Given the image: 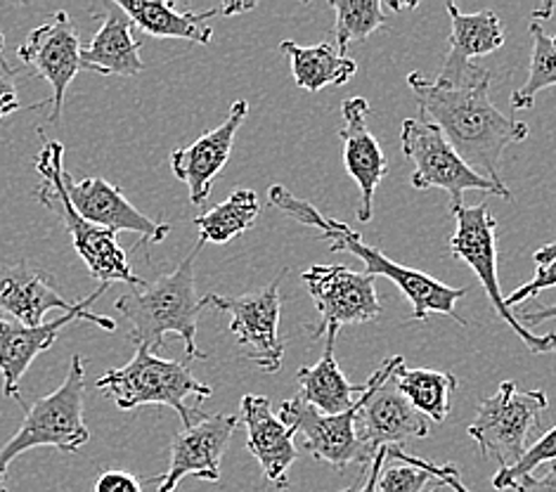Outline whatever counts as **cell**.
Masks as SVG:
<instances>
[{"mask_svg": "<svg viewBox=\"0 0 556 492\" xmlns=\"http://www.w3.org/2000/svg\"><path fill=\"white\" fill-rule=\"evenodd\" d=\"M407 86L415 92L421 122L439 128L476 173L505 185L500 180V156L509 144L528 138V124L516 122L495 108L490 100V78L471 86L445 88L413 72L407 76Z\"/></svg>", "mask_w": 556, "mask_h": 492, "instance_id": "1", "label": "cell"}, {"mask_svg": "<svg viewBox=\"0 0 556 492\" xmlns=\"http://www.w3.org/2000/svg\"><path fill=\"white\" fill-rule=\"evenodd\" d=\"M268 199L275 209H280L289 218H294L301 225H308V228L320 230V239L323 242H329V251H332V254L349 251V254L365 263L367 275L391 279V282L403 291L409 305H413L415 323H427L429 315H445L453 317L459 325H467L465 317L457 313L459 299L467 297L465 287H447L441 279L391 261L389 256H383L379 249L369 247L361 235L349 228L346 223L325 218L320 211L306 202V199L291 194L282 185H273L268 190Z\"/></svg>", "mask_w": 556, "mask_h": 492, "instance_id": "2", "label": "cell"}, {"mask_svg": "<svg viewBox=\"0 0 556 492\" xmlns=\"http://www.w3.org/2000/svg\"><path fill=\"white\" fill-rule=\"evenodd\" d=\"M202 249L204 244L197 242L176 270L154 282H144L116 301V311L130 325L128 339L136 345H144L154 353L164 345L166 335H176L190 361H208V355L197 349V320L206 308L194 287V261Z\"/></svg>", "mask_w": 556, "mask_h": 492, "instance_id": "3", "label": "cell"}, {"mask_svg": "<svg viewBox=\"0 0 556 492\" xmlns=\"http://www.w3.org/2000/svg\"><path fill=\"white\" fill-rule=\"evenodd\" d=\"M38 136L43 140V148L36 156V171L41 173L43 180L38 182L36 199L64 223V228L72 235L76 254L86 263L92 279H98L100 285L108 287L112 282H124L134 289H140L144 282L130 270L128 256L116 242V232L96 228V225H90L76 214L67 192V180H64L67 171H64L62 142L48 140L41 128H38Z\"/></svg>", "mask_w": 556, "mask_h": 492, "instance_id": "4", "label": "cell"}, {"mask_svg": "<svg viewBox=\"0 0 556 492\" xmlns=\"http://www.w3.org/2000/svg\"><path fill=\"white\" fill-rule=\"evenodd\" d=\"M98 389L108 393L118 409H136L140 405L174 407L182 417V427L202 417L192 401H206L214 395L211 386L194 379L188 365L156 357L144 345H136V355L98 379Z\"/></svg>", "mask_w": 556, "mask_h": 492, "instance_id": "5", "label": "cell"}, {"mask_svg": "<svg viewBox=\"0 0 556 492\" xmlns=\"http://www.w3.org/2000/svg\"><path fill=\"white\" fill-rule=\"evenodd\" d=\"M84 405L86 367L84 357L74 355L67 379L62 381L60 389L26 407L17 433L0 445V488L5 483L8 467L24 452L34 447H55L74 455L81 450L90 441V431L84 421Z\"/></svg>", "mask_w": 556, "mask_h": 492, "instance_id": "6", "label": "cell"}, {"mask_svg": "<svg viewBox=\"0 0 556 492\" xmlns=\"http://www.w3.org/2000/svg\"><path fill=\"white\" fill-rule=\"evenodd\" d=\"M403 154L413 162L415 190L439 188L450 197V214L465 206V194L469 190H483L502 199H511L507 185H497L476 173L450 144L439 128L421 122V118H405L401 126Z\"/></svg>", "mask_w": 556, "mask_h": 492, "instance_id": "7", "label": "cell"}, {"mask_svg": "<svg viewBox=\"0 0 556 492\" xmlns=\"http://www.w3.org/2000/svg\"><path fill=\"white\" fill-rule=\"evenodd\" d=\"M453 216L457 225L453 237H450V254L457 261H465L473 275L479 277L495 313L514 329V335L526 343L528 351L535 355L556 353V335H533L531 329L519 323L514 311L507 308L505 297H502L497 279V220L490 206L485 202L462 206Z\"/></svg>", "mask_w": 556, "mask_h": 492, "instance_id": "8", "label": "cell"}, {"mask_svg": "<svg viewBox=\"0 0 556 492\" xmlns=\"http://www.w3.org/2000/svg\"><path fill=\"white\" fill-rule=\"evenodd\" d=\"M549 401L545 391H519L514 381H502L497 393L483 398L467 433L479 443L483 457L497 459L507 469L521 459L528 436L538 429Z\"/></svg>", "mask_w": 556, "mask_h": 492, "instance_id": "9", "label": "cell"}, {"mask_svg": "<svg viewBox=\"0 0 556 492\" xmlns=\"http://www.w3.org/2000/svg\"><path fill=\"white\" fill-rule=\"evenodd\" d=\"M403 363L401 355H393L367 379L363 407L355 417V431L372 457L381 447H403L407 441L429 436L427 417L413 407L393 381L395 369Z\"/></svg>", "mask_w": 556, "mask_h": 492, "instance_id": "10", "label": "cell"}, {"mask_svg": "<svg viewBox=\"0 0 556 492\" xmlns=\"http://www.w3.org/2000/svg\"><path fill=\"white\" fill-rule=\"evenodd\" d=\"M285 275L287 270L277 275L270 285L244 297H204L206 308L230 315V331L237 337V343L249 349L247 361L256 363L266 375L280 371L285 361V343L280 339V285Z\"/></svg>", "mask_w": 556, "mask_h": 492, "instance_id": "11", "label": "cell"}, {"mask_svg": "<svg viewBox=\"0 0 556 492\" xmlns=\"http://www.w3.org/2000/svg\"><path fill=\"white\" fill-rule=\"evenodd\" d=\"M301 279L320 313V323L311 329L315 341L323 339L329 329L372 323L381 315V301L375 287L377 277L372 275L355 273L346 265H311Z\"/></svg>", "mask_w": 556, "mask_h": 492, "instance_id": "12", "label": "cell"}, {"mask_svg": "<svg viewBox=\"0 0 556 492\" xmlns=\"http://www.w3.org/2000/svg\"><path fill=\"white\" fill-rule=\"evenodd\" d=\"M104 291H108V285H100L90 297L78 301L74 311L64 313L62 317L52 323H43L38 327H26L17 320H12L8 315H0V377H3V393L5 398H15V401L24 407L22 393H20V381L24 379L26 369L31 367L38 355L46 353L55 339L60 337V331L78 320H88L102 327L104 331H114L116 323L108 315H96L90 313V305L96 303Z\"/></svg>", "mask_w": 556, "mask_h": 492, "instance_id": "13", "label": "cell"}, {"mask_svg": "<svg viewBox=\"0 0 556 492\" xmlns=\"http://www.w3.org/2000/svg\"><path fill=\"white\" fill-rule=\"evenodd\" d=\"M361 407L363 395L341 415H323L296 393L280 405V419L303 436V445L317 462H325L337 471H346L351 464H361L365 469L372 455L355 431V417Z\"/></svg>", "mask_w": 556, "mask_h": 492, "instance_id": "14", "label": "cell"}, {"mask_svg": "<svg viewBox=\"0 0 556 492\" xmlns=\"http://www.w3.org/2000/svg\"><path fill=\"white\" fill-rule=\"evenodd\" d=\"M17 58L46 78L52 88L50 122L58 124L64 108V96L81 70V38L72 17L64 10L52 12L50 20L26 36L17 48Z\"/></svg>", "mask_w": 556, "mask_h": 492, "instance_id": "15", "label": "cell"}, {"mask_svg": "<svg viewBox=\"0 0 556 492\" xmlns=\"http://www.w3.org/2000/svg\"><path fill=\"white\" fill-rule=\"evenodd\" d=\"M237 424H240V417L216 412V415H202L190 427H182L170 443L168 471L154 478L159 492H174L188 476L218 483L220 459L232 441Z\"/></svg>", "mask_w": 556, "mask_h": 492, "instance_id": "16", "label": "cell"}, {"mask_svg": "<svg viewBox=\"0 0 556 492\" xmlns=\"http://www.w3.org/2000/svg\"><path fill=\"white\" fill-rule=\"evenodd\" d=\"M445 10L450 15V24H453V31H450V48L435 84L445 88H459L490 78L488 70L473 64V58H485L505 46L502 20L493 10H479L467 15L455 3H447Z\"/></svg>", "mask_w": 556, "mask_h": 492, "instance_id": "17", "label": "cell"}, {"mask_svg": "<svg viewBox=\"0 0 556 492\" xmlns=\"http://www.w3.org/2000/svg\"><path fill=\"white\" fill-rule=\"evenodd\" d=\"M64 180H67V192L76 214L90 225H96V228L112 232H138L142 237V247L159 244L168 237L170 225L144 216L140 209L128 202L118 185H112L104 178H86L74 182L70 173Z\"/></svg>", "mask_w": 556, "mask_h": 492, "instance_id": "18", "label": "cell"}, {"mask_svg": "<svg viewBox=\"0 0 556 492\" xmlns=\"http://www.w3.org/2000/svg\"><path fill=\"white\" fill-rule=\"evenodd\" d=\"M341 142H343V166L361 190V209L357 220L369 223L375 214V194L381 180L387 178L389 162L381 144L367 126L369 102L365 98H349L341 102Z\"/></svg>", "mask_w": 556, "mask_h": 492, "instance_id": "19", "label": "cell"}, {"mask_svg": "<svg viewBox=\"0 0 556 492\" xmlns=\"http://www.w3.org/2000/svg\"><path fill=\"white\" fill-rule=\"evenodd\" d=\"M247 114L249 102L237 100L230 108L228 118L218 128L206 130L202 138H197L188 148L170 152V168H174L178 180L188 185L192 204L202 206L208 199L214 180L220 176L225 164L230 162L235 136L244 124Z\"/></svg>", "mask_w": 556, "mask_h": 492, "instance_id": "20", "label": "cell"}, {"mask_svg": "<svg viewBox=\"0 0 556 492\" xmlns=\"http://www.w3.org/2000/svg\"><path fill=\"white\" fill-rule=\"evenodd\" d=\"M240 419L247 427V450L261 464L263 476L277 490L289 488V467L296 462V431L273 412L270 398L249 393L242 398Z\"/></svg>", "mask_w": 556, "mask_h": 492, "instance_id": "21", "label": "cell"}, {"mask_svg": "<svg viewBox=\"0 0 556 492\" xmlns=\"http://www.w3.org/2000/svg\"><path fill=\"white\" fill-rule=\"evenodd\" d=\"M76 305L78 301H70L60 294L48 273L31 268L26 261L0 268V308L12 320L26 327H38L43 325V315L48 311L58 308L70 313Z\"/></svg>", "mask_w": 556, "mask_h": 492, "instance_id": "22", "label": "cell"}, {"mask_svg": "<svg viewBox=\"0 0 556 492\" xmlns=\"http://www.w3.org/2000/svg\"><path fill=\"white\" fill-rule=\"evenodd\" d=\"M134 22L116 3L108 5L100 31L81 48V70L96 72L100 76H138L144 70L140 58L142 43L136 41Z\"/></svg>", "mask_w": 556, "mask_h": 492, "instance_id": "23", "label": "cell"}, {"mask_svg": "<svg viewBox=\"0 0 556 492\" xmlns=\"http://www.w3.org/2000/svg\"><path fill=\"white\" fill-rule=\"evenodd\" d=\"M339 329H329L325 335V351L320 363L313 367H301L296 371V381H299V395L306 401L311 407H315L323 415H341L353 407L357 398L353 395H363L367 383H351L346 375L339 369V363L334 357V343H337Z\"/></svg>", "mask_w": 556, "mask_h": 492, "instance_id": "24", "label": "cell"}, {"mask_svg": "<svg viewBox=\"0 0 556 492\" xmlns=\"http://www.w3.org/2000/svg\"><path fill=\"white\" fill-rule=\"evenodd\" d=\"M128 20L142 34L154 38H182V41L208 46L214 29L208 20L220 15V8L206 12H178L174 3L166 0H116Z\"/></svg>", "mask_w": 556, "mask_h": 492, "instance_id": "25", "label": "cell"}, {"mask_svg": "<svg viewBox=\"0 0 556 492\" xmlns=\"http://www.w3.org/2000/svg\"><path fill=\"white\" fill-rule=\"evenodd\" d=\"M280 52L289 58L294 84L308 92H320L327 86L349 84L357 72V64L351 58H341L337 46L329 43L303 48L294 41H282Z\"/></svg>", "mask_w": 556, "mask_h": 492, "instance_id": "26", "label": "cell"}, {"mask_svg": "<svg viewBox=\"0 0 556 492\" xmlns=\"http://www.w3.org/2000/svg\"><path fill=\"white\" fill-rule=\"evenodd\" d=\"M399 391L417 412L431 421L443 424L450 415V403L457 391V379L450 371L439 369H407L405 363L393 375Z\"/></svg>", "mask_w": 556, "mask_h": 492, "instance_id": "27", "label": "cell"}, {"mask_svg": "<svg viewBox=\"0 0 556 492\" xmlns=\"http://www.w3.org/2000/svg\"><path fill=\"white\" fill-rule=\"evenodd\" d=\"M261 204L254 190H235L225 202L208 209L206 214L197 216L194 225L200 230L202 244H228L235 237L254 228L258 220Z\"/></svg>", "mask_w": 556, "mask_h": 492, "instance_id": "28", "label": "cell"}, {"mask_svg": "<svg viewBox=\"0 0 556 492\" xmlns=\"http://www.w3.org/2000/svg\"><path fill=\"white\" fill-rule=\"evenodd\" d=\"M531 36H533L531 70H528L526 84L519 90H514V96L509 100L514 112L531 110L535 104V96H540V90L556 86V34H547L542 22L533 20Z\"/></svg>", "mask_w": 556, "mask_h": 492, "instance_id": "29", "label": "cell"}, {"mask_svg": "<svg viewBox=\"0 0 556 492\" xmlns=\"http://www.w3.org/2000/svg\"><path fill=\"white\" fill-rule=\"evenodd\" d=\"M329 8L337 15L334 38L341 58H349L351 43H363L369 34L387 29L379 0H332Z\"/></svg>", "mask_w": 556, "mask_h": 492, "instance_id": "30", "label": "cell"}, {"mask_svg": "<svg viewBox=\"0 0 556 492\" xmlns=\"http://www.w3.org/2000/svg\"><path fill=\"white\" fill-rule=\"evenodd\" d=\"M552 462H556V427L549 429L531 447H526L519 462L511 464V467H507V469H497V474L493 478V488L497 492L514 490L523 481V478L533 476V471L538 467H542V464H552Z\"/></svg>", "mask_w": 556, "mask_h": 492, "instance_id": "31", "label": "cell"}, {"mask_svg": "<svg viewBox=\"0 0 556 492\" xmlns=\"http://www.w3.org/2000/svg\"><path fill=\"white\" fill-rule=\"evenodd\" d=\"M387 455L393 462L407 464V467H415V469H421V471L431 474V478H439V483L443 488H450L453 492H471L465 483H462L459 471H457V467H453V464H433V462H427V459H421V457L407 455L403 447H387Z\"/></svg>", "mask_w": 556, "mask_h": 492, "instance_id": "32", "label": "cell"}, {"mask_svg": "<svg viewBox=\"0 0 556 492\" xmlns=\"http://www.w3.org/2000/svg\"><path fill=\"white\" fill-rule=\"evenodd\" d=\"M429 481L431 474L407 467V464H399V467L381 471L377 492H421Z\"/></svg>", "mask_w": 556, "mask_h": 492, "instance_id": "33", "label": "cell"}, {"mask_svg": "<svg viewBox=\"0 0 556 492\" xmlns=\"http://www.w3.org/2000/svg\"><path fill=\"white\" fill-rule=\"evenodd\" d=\"M554 287H556V258L547 265H542V268H538L533 279H528V282H523L519 289H514L509 297H505V303L511 311V308H516V305L531 301L538 294H542L545 289H554Z\"/></svg>", "mask_w": 556, "mask_h": 492, "instance_id": "34", "label": "cell"}, {"mask_svg": "<svg viewBox=\"0 0 556 492\" xmlns=\"http://www.w3.org/2000/svg\"><path fill=\"white\" fill-rule=\"evenodd\" d=\"M22 108L17 86H15V70L8 64V60L0 55V122L15 114Z\"/></svg>", "mask_w": 556, "mask_h": 492, "instance_id": "35", "label": "cell"}, {"mask_svg": "<svg viewBox=\"0 0 556 492\" xmlns=\"http://www.w3.org/2000/svg\"><path fill=\"white\" fill-rule=\"evenodd\" d=\"M96 492H142V483L136 474L110 469L100 474L96 481Z\"/></svg>", "mask_w": 556, "mask_h": 492, "instance_id": "36", "label": "cell"}, {"mask_svg": "<svg viewBox=\"0 0 556 492\" xmlns=\"http://www.w3.org/2000/svg\"><path fill=\"white\" fill-rule=\"evenodd\" d=\"M516 492H556V462H552L542 476H528L514 488Z\"/></svg>", "mask_w": 556, "mask_h": 492, "instance_id": "37", "label": "cell"}, {"mask_svg": "<svg viewBox=\"0 0 556 492\" xmlns=\"http://www.w3.org/2000/svg\"><path fill=\"white\" fill-rule=\"evenodd\" d=\"M547 320H556V303L554 305H538L533 311H523L519 323L523 325H540V323H547Z\"/></svg>", "mask_w": 556, "mask_h": 492, "instance_id": "38", "label": "cell"}, {"mask_svg": "<svg viewBox=\"0 0 556 492\" xmlns=\"http://www.w3.org/2000/svg\"><path fill=\"white\" fill-rule=\"evenodd\" d=\"M554 258H556V242H552V244H545V247L538 249L535 254H533V261L538 263V268H542V265L552 263Z\"/></svg>", "mask_w": 556, "mask_h": 492, "instance_id": "39", "label": "cell"}, {"mask_svg": "<svg viewBox=\"0 0 556 492\" xmlns=\"http://www.w3.org/2000/svg\"><path fill=\"white\" fill-rule=\"evenodd\" d=\"M254 8H256L254 3H225V5H220V15H225V17L242 15V12H249V10H254Z\"/></svg>", "mask_w": 556, "mask_h": 492, "instance_id": "40", "label": "cell"}, {"mask_svg": "<svg viewBox=\"0 0 556 492\" xmlns=\"http://www.w3.org/2000/svg\"><path fill=\"white\" fill-rule=\"evenodd\" d=\"M3 48H5V36L0 34V55H3Z\"/></svg>", "mask_w": 556, "mask_h": 492, "instance_id": "41", "label": "cell"}, {"mask_svg": "<svg viewBox=\"0 0 556 492\" xmlns=\"http://www.w3.org/2000/svg\"><path fill=\"white\" fill-rule=\"evenodd\" d=\"M0 492H8V490H5V488H0Z\"/></svg>", "mask_w": 556, "mask_h": 492, "instance_id": "42", "label": "cell"}]
</instances>
